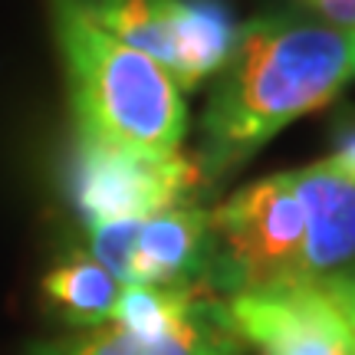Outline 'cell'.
<instances>
[{
	"label": "cell",
	"mask_w": 355,
	"mask_h": 355,
	"mask_svg": "<svg viewBox=\"0 0 355 355\" xmlns=\"http://www.w3.org/2000/svg\"><path fill=\"white\" fill-rule=\"evenodd\" d=\"M355 79V30L303 17H260L237 26L204 109V184L250 162L279 128L329 105Z\"/></svg>",
	"instance_id": "6da1fadb"
},
{
	"label": "cell",
	"mask_w": 355,
	"mask_h": 355,
	"mask_svg": "<svg viewBox=\"0 0 355 355\" xmlns=\"http://www.w3.org/2000/svg\"><path fill=\"white\" fill-rule=\"evenodd\" d=\"M53 30L83 139L145 155L181 152L184 89L162 66L96 26L79 0H53Z\"/></svg>",
	"instance_id": "7a4b0ae2"
},
{
	"label": "cell",
	"mask_w": 355,
	"mask_h": 355,
	"mask_svg": "<svg viewBox=\"0 0 355 355\" xmlns=\"http://www.w3.org/2000/svg\"><path fill=\"white\" fill-rule=\"evenodd\" d=\"M220 243L217 286L230 293L300 279L306 211L290 171L254 181L211 211Z\"/></svg>",
	"instance_id": "3957f363"
},
{
	"label": "cell",
	"mask_w": 355,
	"mask_h": 355,
	"mask_svg": "<svg viewBox=\"0 0 355 355\" xmlns=\"http://www.w3.org/2000/svg\"><path fill=\"white\" fill-rule=\"evenodd\" d=\"M204 188L198 162L181 152L145 155L96 139L76 141L69 191L86 227H105L122 220L162 214L194 204Z\"/></svg>",
	"instance_id": "277c9868"
},
{
	"label": "cell",
	"mask_w": 355,
	"mask_h": 355,
	"mask_svg": "<svg viewBox=\"0 0 355 355\" xmlns=\"http://www.w3.org/2000/svg\"><path fill=\"white\" fill-rule=\"evenodd\" d=\"M92 260L125 286H217V237L211 211L198 204L89 227Z\"/></svg>",
	"instance_id": "5b68a950"
},
{
	"label": "cell",
	"mask_w": 355,
	"mask_h": 355,
	"mask_svg": "<svg viewBox=\"0 0 355 355\" xmlns=\"http://www.w3.org/2000/svg\"><path fill=\"white\" fill-rule=\"evenodd\" d=\"M227 313L241 339L260 355H352L343 316L316 279L234 293Z\"/></svg>",
	"instance_id": "8992f818"
},
{
	"label": "cell",
	"mask_w": 355,
	"mask_h": 355,
	"mask_svg": "<svg viewBox=\"0 0 355 355\" xmlns=\"http://www.w3.org/2000/svg\"><path fill=\"white\" fill-rule=\"evenodd\" d=\"M243 349L247 343L230 322L227 303L204 296L201 306L165 336H135L105 322L46 345L40 355H241Z\"/></svg>",
	"instance_id": "52a82bcc"
},
{
	"label": "cell",
	"mask_w": 355,
	"mask_h": 355,
	"mask_svg": "<svg viewBox=\"0 0 355 355\" xmlns=\"http://www.w3.org/2000/svg\"><path fill=\"white\" fill-rule=\"evenodd\" d=\"M306 211V243L300 279H322L355 263V184L319 171H290Z\"/></svg>",
	"instance_id": "ba28073f"
},
{
	"label": "cell",
	"mask_w": 355,
	"mask_h": 355,
	"mask_svg": "<svg viewBox=\"0 0 355 355\" xmlns=\"http://www.w3.org/2000/svg\"><path fill=\"white\" fill-rule=\"evenodd\" d=\"M92 24L145 53L175 79L181 0H79Z\"/></svg>",
	"instance_id": "9c48e42d"
},
{
	"label": "cell",
	"mask_w": 355,
	"mask_h": 355,
	"mask_svg": "<svg viewBox=\"0 0 355 355\" xmlns=\"http://www.w3.org/2000/svg\"><path fill=\"white\" fill-rule=\"evenodd\" d=\"M234 40L237 24L224 0H181L175 83L181 89H194L201 79L220 73Z\"/></svg>",
	"instance_id": "30bf717a"
},
{
	"label": "cell",
	"mask_w": 355,
	"mask_h": 355,
	"mask_svg": "<svg viewBox=\"0 0 355 355\" xmlns=\"http://www.w3.org/2000/svg\"><path fill=\"white\" fill-rule=\"evenodd\" d=\"M43 293L66 316V322L79 329H92L112 319L115 306L125 293V283L115 279L92 257H73L43 279Z\"/></svg>",
	"instance_id": "8fae6325"
},
{
	"label": "cell",
	"mask_w": 355,
	"mask_h": 355,
	"mask_svg": "<svg viewBox=\"0 0 355 355\" xmlns=\"http://www.w3.org/2000/svg\"><path fill=\"white\" fill-rule=\"evenodd\" d=\"M319 290L329 296V303L339 309L345 329H349V339H352V355H355V263L336 270L329 277L316 279Z\"/></svg>",
	"instance_id": "7c38bea8"
},
{
	"label": "cell",
	"mask_w": 355,
	"mask_h": 355,
	"mask_svg": "<svg viewBox=\"0 0 355 355\" xmlns=\"http://www.w3.org/2000/svg\"><path fill=\"white\" fill-rule=\"evenodd\" d=\"M316 168L326 171V175H336V178L355 184V112L339 122V128H336V145H332V152L326 155L322 162H316Z\"/></svg>",
	"instance_id": "4fadbf2b"
},
{
	"label": "cell",
	"mask_w": 355,
	"mask_h": 355,
	"mask_svg": "<svg viewBox=\"0 0 355 355\" xmlns=\"http://www.w3.org/2000/svg\"><path fill=\"white\" fill-rule=\"evenodd\" d=\"M300 3L322 17V24L355 30V0H300Z\"/></svg>",
	"instance_id": "5bb4252c"
}]
</instances>
